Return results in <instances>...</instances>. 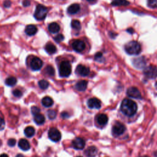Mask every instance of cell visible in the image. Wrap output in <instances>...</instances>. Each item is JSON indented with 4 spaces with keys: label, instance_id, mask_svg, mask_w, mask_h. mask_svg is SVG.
<instances>
[{
    "label": "cell",
    "instance_id": "obj_1",
    "mask_svg": "<svg viewBox=\"0 0 157 157\" xmlns=\"http://www.w3.org/2000/svg\"><path fill=\"white\" fill-rule=\"evenodd\" d=\"M120 109L124 115L128 117H132L137 112L138 106L134 101L129 99H125L121 102Z\"/></svg>",
    "mask_w": 157,
    "mask_h": 157
},
{
    "label": "cell",
    "instance_id": "obj_2",
    "mask_svg": "<svg viewBox=\"0 0 157 157\" xmlns=\"http://www.w3.org/2000/svg\"><path fill=\"white\" fill-rule=\"evenodd\" d=\"M125 50L128 55H137L141 52V46L138 42L133 40L128 43L125 45Z\"/></svg>",
    "mask_w": 157,
    "mask_h": 157
},
{
    "label": "cell",
    "instance_id": "obj_3",
    "mask_svg": "<svg viewBox=\"0 0 157 157\" xmlns=\"http://www.w3.org/2000/svg\"><path fill=\"white\" fill-rule=\"evenodd\" d=\"M71 65L68 61H63L59 66V74L61 77H67L71 74Z\"/></svg>",
    "mask_w": 157,
    "mask_h": 157
},
{
    "label": "cell",
    "instance_id": "obj_4",
    "mask_svg": "<svg viewBox=\"0 0 157 157\" xmlns=\"http://www.w3.org/2000/svg\"><path fill=\"white\" fill-rule=\"evenodd\" d=\"M48 11V8L47 7L42 4H39L36 6L34 17L37 20H39V21L43 20L46 17Z\"/></svg>",
    "mask_w": 157,
    "mask_h": 157
},
{
    "label": "cell",
    "instance_id": "obj_5",
    "mask_svg": "<svg viewBox=\"0 0 157 157\" xmlns=\"http://www.w3.org/2000/svg\"><path fill=\"white\" fill-rule=\"evenodd\" d=\"M126 130L125 126L121 123L117 121L114 125L112 128V133L114 136H119L124 134Z\"/></svg>",
    "mask_w": 157,
    "mask_h": 157
},
{
    "label": "cell",
    "instance_id": "obj_6",
    "mask_svg": "<svg viewBox=\"0 0 157 157\" xmlns=\"http://www.w3.org/2000/svg\"><path fill=\"white\" fill-rule=\"evenodd\" d=\"M144 74L146 77L148 79H155L157 77V67L155 66L151 65L147 66L144 70Z\"/></svg>",
    "mask_w": 157,
    "mask_h": 157
},
{
    "label": "cell",
    "instance_id": "obj_7",
    "mask_svg": "<svg viewBox=\"0 0 157 157\" xmlns=\"http://www.w3.org/2000/svg\"><path fill=\"white\" fill-rule=\"evenodd\" d=\"M48 135L49 139L53 142H58L61 138V134L60 132L57 128H52L49 129Z\"/></svg>",
    "mask_w": 157,
    "mask_h": 157
},
{
    "label": "cell",
    "instance_id": "obj_8",
    "mask_svg": "<svg viewBox=\"0 0 157 157\" xmlns=\"http://www.w3.org/2000/svg\"><path fill=\"white\" fill-rule=\"evenodd\" d=\"M72 47L75 51L78 53H80L85 50V44L83 40H80V39H77L76 40H74V41L72 43Z\"/></svg>",
    "mask_w": 157,
    "mask_h": 157
},
{
    "label": "cell",
    "instance_id": "obj_9",
    "mask_svg": "<svg viewBox=\"0 0 157 157\" xmlns=\"http://www.w3.org/2000/svg\"><path fill=\"white\" fill-rule=\"evenodd\" d=\"M126 94L129 97L134 99H141V94L139 90L136 87H130L127 90Z\"/></svg>",
    "mask_w": 157,
    "mask_h": 157
},
{
    "label": "cell",
    "instance_id": "obj_10",
    "mask_svg": "<svg viewBox=\"0 0 157 157\" xmlns=\"http://www.w3.org/2000/svg\"><path fill=\"white\" fill-rule=\"evenodd\" d=\"M43 65V61L40 60L39 58L35 57L33 58L30 63V66L31 68L33 71H39L40 69Z\"/></svg>",
    "mask_w": 157,
    "mask_h": 157
},
{
    "label": "cell",
    "instance_id": "obj_11",
    "mask_svg": "<svg viewBox=\"0 0 157 157\" xmlns=\"http://www.w3.org/2000/svg\"><path fill=\"white\" fill-rule=\"evenodd\" d=\"M76 72L80 76L86 77L89 75L90 71L89 67H88L82 65H79L76 67Z\"/></svg>",
    "mask_w": 157,
    "mask_h": 157
},
{
    "label": "cell",
    "instance_id": "obj_12",
    "mask_svg": "<svg viewBox=\"0 0 157 157\" xmlns=\"http://www.w3.org/2000/svg\"><path fill=\"white\" fill-rule=\"evenodd\" d=\"M72 147L76 150H82L85 147V142L81 138H75L72 142Z\"/></svg>",
    "mask_w": 157,
    "mask_h": 157
},
{
    "label": "cell",
    "instance_id": "obj_13",
    "mask_svg": "<svg viewBox=\"0 0 157 157\" xmlns=\"http://www.w3.org/2000/svg\"><path fill=\"white\" fill-rule=\"evenodd\" d=\"M87 106L90 109H99L101 107V103L98 98H92L88 100Z\"/></svg>",
    "mask_w": 157,
    "mask_h": 157
},
{
    "label": "cell",
    "instance_id": "obj_14",
    "mask_svg": "<svg viewBox=\"0 0 157 157\" xmlns=\"http://www.w3.org/2000/svg\"><path fill=\"white\" fill-rule=\"evenodd\" d=\"M133 63L136 67L138 68V69H142V68L145 67L146 61L144 57H139L134 58L133 60Z\"/></svg>",
    "mask_w": 157,
    "mask_h": 157
},
{
    "label": "cell",
    "instance_id": "obj_15",
    "mask_svg": "<svg viewBox=\"0 0 157 157\" xmlns=\"http://www.w3.org/2000/svg\"><path fill=\"white\" fill-rule=\"evenodd\" d=\"M18 146L20 149H22V151H28L30 148V144L29 142L25 139H20L18 142Z\"/></svg>",
    "mask_w": 157,
    "mask_h": 157
},
{
    "label": "cell",
    "instance_id": "obj_16",
    "mask_svg": "<svg viewBox=\"0 0 157 157\" xmlns=\"http://www.w3.org/2000/svg\"><path fill=\"white\" fill-rule=\"evenodd\" d=\"M25 33L28 36H33L35 35V34L38 31V28L37 27L34 25H29L28 26H26L25 28Z\"/></svg>",
    "mask_w": 157,
    "mask_h": 157
},
{
    "label": "cell",
    "instance_id": "obj_17",
    "mask_svg": "<svg viewBox=\"0 0 157 157\" xmlns=\"http://www.w3.org/2000/svg\"><path fill=\"white\" fill-rule=\"evenodd\" d=\"M88 82L87 80H80L75 85L76 89L79 92H84L87 88Z\"/></svg>",
    "mask_w": 157,
    "mask_h": 157
},
{
    "label": "cell",
    "instance_id": "obj_18",
    "mask_svg": "<svg viewBox=\"0 0 157 157\" xmlns=\"http://www.w3.org/2000/svg\"><path fill=\"white\" fill-rule=\"evenodd\" d=\"M97 152L98 150L97 147H95L94 146H90L86 149L84 153L87 157H94L97 155Z\"/></svg>",
    "mask_w": 157,
    "mask_h": 157
},
{
    "label": "cell",
    "instance_id": "obj_19",
    "mask_svg": "<svg viewBox=\"0 0 157 157\" xmlns=\"http://www.w3.org/2000/svg\"><path fill=\"white\" fill-rule=\"evenodd\" d=\"M97 120L98 124L101 126L106 125L108 122V117L106 114H101L97 116Z\"/></svg>",
    "mask_w": 157,
    "mask_h": 157
},
{
    "label": "cell",
    "instance_id": "obj_20",
    "mask_svg": "<svg viewBox=\"0 0 157 157\" xmlns=\"http://www.w3.org/2000/svg\"><path fill=\"white\" fill-rule=\"evenodd\" d=\"M80 6L78 4H72L70 5L67 8V13H70L71 15L76 14L79 11H80Z\"/></svg>",
    "mask_w": 157,
    "mask_h": 157
},
{
    "label": "cell",
    "instance_id": "obj_21",
    "mask_svg": "<svg viewBox=\"0 0 157 157\" xmlns=\"http://www.w3.org/2000/svg\"><path fill=\"white\" fill-rule=\"evenodd\" d=\"M49 31L53 34H56L58 33L60 30V26L59 25L55 22L51 23L48 26Z\"/></svg>",
    "mask_w": 157,
    "mask_h": 157
},
{
    "label": "cell",
    "instance_id": "obj_22",
    "mask_svg": "<svg viewBox=\"0 0 157 157\" xmlns=\"http://www.w3.org/2000/svg\"><path fill=\"white\" fill-rule=\"evenodd\" d=\"M34 121H35V122L37 125H41L44 124L45 119L43 115L39 114L34 116Z\"/></svg>",
    "mask_w": 157,
    "mask_h": 157
},
{
    "label": "cell",
    "instance_id": "obj_23",
    "mask_svg": "<svg viewBox=\"0 0 157 157\" xmlns=\"http://www.w3.org/2000/svg\"><path fill=\"white\" fill-rule=\"evenodd\" d=\"M41 103H42V104L44 107H51L53 104V101L50 97H45L43 98Z\"/></svg>",
    "mask_w": 157,
    "mask_h": 157
},
{
    "label": "cell",
    "instance_id": "obj_24",
    "mask_svg": "<svg viewBox=\"0 0 157 157\" xmlns=\"http://www.w3.org/2000/svg\"><path fill=\"white\" fill-rule=\"evenodd\" d=\"M24 133L26 137L31 138L35 134V129L33 126H28L25 129Z\"/></svg>",
    "mask_w": 157,
    "mask_h": 157
},
{
    "label": "cell",
    "instance_id": "obj_25",
    "mask_svg": "<svg viewBox=\"0 0 157 157\" xmlns=\"http://www.w3.org/2000/svg\"><path fill=\"white\" fill-rule=\"evenodd\" d=\"M45 49L46 52L50 55L53 54L57 52V48H56L55 45H53V44H51V43L47 44L45 47Z\"/></svg>",
    "mask_w": 157,
    "mask_h": 157
},
{
    "label": "cell",
    "instance_id": "obj_26",
    "mask_svg": "<svg viewBox=\"0 0 157 157\" xmlns=\"http://www.w3.org/2000/svg\"><path fill=\"white\" fill-rule=\"evenodd\" d=\"M113 6H128L129 3L126 0H113L111 3Z\"/></svg>",
    "mask_w": 157,
    "mask_h": 157
},
{
    "label": "cell",
    "instance_id": "obj_27",
    "mask_svg": "<svg viewBox=\"0 0 157 157\" xmlns=\"http://www.w3.org/2000/svg\"><path fill=\"white\" fill-rule=\"evenodd\" d=\"M5 84L9 87L14 86L17 84V79L15 77H9L6 79Z\"/></svg>",
    "mask_w": 157,
    "mask_h": 157
},
{
    "label": "cell",
    "instance_id": "obj_28",
    "mask_svg": "<svg viewBox=\"0 0 157 157\" xmlns=\"http://www.w3.org/2000/svg\"><path fill=\"white\" fill-rule=\"evenodd\" d=\"M44 72L45 74H47V76H53L55 75V70L53 66L49 65L47 66L44 70Z\"/></svg>",
    "mask_w": 157,
    "mask_h": 157
},
{
    "label": "cell",
    "instance_id": "obj_29",
    "mask_svg": "<svg viewBox=\"0 0 157 157\" xmlns=\"http://www.w3.org/2000/svg\"><path fill=\"white\" fill-rule=\"evenodd\" d=\"M71 27L74 29L79 31L81 29V24L80 22L77 20H73L71 23Z\"/></svg>",
    "mask_w": 157,
    "mask_h": 157
},
{
    "label": "cell",
    "instance_id": "obj_30",
    "mask_svg": "<svg viewBox=\"0 0 157 157\" xmlns=\"http://www.w3.org/2000/svg\"><path fill=\"white\" fill-rule=\"evenodd\" d=\"M38 85L41 89L45 90L49 87V82L47 81L46 80H40L39 81Z\"/></svg>",
    "mask_w": 157,
    "mask_h": 157
},
{
    "label": "cell",
    "instance_id": "obj_31",
    "mask_svg": "<svg viewBox=\"0 0 157 157\" xmlns=\"http://www.w3.org/2000/svg\"><path fill=\"white\" fill-rule=\"evenodd\" d=\"M47 116L49 119L53 120L54 119H55L57 116V112L54 110H49L47 112Z\"/></svg>",
    "mask_w": 157,
    "mask_h": 157
},
{
    "label": "cell",
    "instance_id": "obj_32",
    "mask_svg": "<svg viewBox=\"0 0 157 157\" xmlns=\"http://www.w3.org/2000/svg\"><path fill=\"white\" fill-rule=\"evenodd\" d=\"M147 5L151 8H155L157 7V0H147Z\"/></svg>",
    "mask_w": 157,
    "mask_h": 157
},
{
    "label": "cell",
    "instance_id": "obj_33",
    "mask_svg": "<svg viewBox=\"0 0 157 157\" xmlns=\"http://www.w3.org/2000/svg\"><path fill=\"white\" fill-rule=\"evenodd\" d=\"M103 54L101 52H98L96 53V55H94V60L98 61V62H103Z\"/></svg>",
    "mask_w": 157,
    "mask_h": 157
},
{
    "label": "cell",
    "instance_id": "obj_34",
    "mask_svg": "<svg viewBox=\"0 0 157 157\" xmlns=\"http://www.w3.org/2000/svg\"><path fill=\"white\" fill-rule=\"evenodd\" d=\"M31 114L34 116L37 115V114H39L40 111V109L37 106H33L31 109Z\"/></svg>",
    "mask_w": 157,
    "mask_h": 157
},
{
    "label": "cell",
    "instance_id": "obj_35",
    "mask_svg": "<svg viewBox=\"0 0 157 157\" xmlns=\"http://www.w3.org/2000/svg\"><path fill=\"white\" fill-rule=\"evenodd\" d=\"M64 36L63 35H61V34H60V35H57L54 38V40L55 41L57 42V43H60L61 41H63L64 40Z\"/></svg>",
    "mask_w": 157,
    "mask_h": 157
},
{
    "label": "cell",
    "instance_id": "obj_36",
    "mask_svg": "<svg viewBox=\"0 0 157 157\" xmlns=\"http://www.w3.org/2000/svg\"><path fill=\"white\" fill-rule=\"evenodd\" d=\"M12 94H13V96L17 97V98H20L22 96V92L20 91V90L18 89H15L12 92Z\"/></svg>",
    "mask_w": 157,
    "mask_h": 157
},
{
    "label": "cell",
    "instance_id": "obj_37",
    "mask_svg": "<svg viewBox=\"0 0 157 157\" xmlns=\"http://www.w3.org/2000/svg\"><path fill=\"white\" fill-rule=\"evenodd\" d=\"M8 144L10 147H13L16 144V141L15 139H10L8 141Z\"/></svg>",
    "mask_w": 157,
    "mask_h": 157
},
{
    "label": "cell",
    "instance_id": "obj_38",
    "mask_svg": "<svg viewBox=\"0 0 157 157\" xmlns=\"http://www.w3.org/2000/svg\"><path fill=\"white\" fill-rule=\"evenodd\" d=\"M4 127H5V121L3 118L0 117V131L3 130Z\"/></svg>",
    "mask_w": 157,
    "mask_h": 157
},
{
    "label": "cell",
    "instance_id": "obj_39",
    "mask_svg": "<svg viewBox=\"0 0 157 157\" xmlns=\"http://www.w3.org/2000/svg\"><path fill=\"white\" fill-rule=\"evenodd\" d=\"M11 6V2L9 0H6L4 2V6L5 8H9Z\"/></svg>",
    "mask_w": 157,
    "mask_h": 157
},
{
    "label": "cell",
    "instance_id": "obj_40",
    "mask_svg": "<svg viewBox=\"0 0 157 157\" xmlns=\"http://www.w3.org/2000/svg\"><path fill=\"white\" fill-rule=\"evenodd\" d=\"M61 116L62 117L63 119H67V118H69L70 117V114H68L66 112H63L61 113Z\"/></svg>",
    "mask_w": 157,
    "mask_h": 157
},
{
    "label": "cell",
    "instance_id": "obj_41",
    "mask_svg": "<svg viewBox=\"0 0 157 157\" xmlns=\"http://www.w3.org/2000/svg\"><path fill=\"white\" fill-rule=\"evenodd\" d=\"M30 5V1L29 0H24L23 1V6L24 7H27V6H29Z\"/></svg>",
    "mask_w": 157,
    "mask_h": 157
},
{
    "label": "cell",
    "instance_id": "obj_42",
    "mask_svg": "<svg viewBox=\"0 0 157 157\" xmlns=\"http://www.w3.org/2000/svg\"><path fill=\"white\" fill-rule=\"evenodd\" d=\"M127 31H128V33H130V34H132V33L134 32V30H133V29H132V28H128V29H127Z\"/></svg>",
    "mask_w": 157,
    "mask_h": 157
},
{
    "label": "cell",
    "instance_id": "obj_43",
    "mask_svg": "<svg viewBox=\"0 0 157 157\" xmlns=\"http://www.w3.org/2000/svg\"><path fill=\"white\" fill-rule=\"evenodd\" d=\"M0 157H9V156L7 154H6V153H3V154H1V155H0Z\"/></svg>",
    "mask_w": 157,
    "mask_h": 157
},
{
    "label": "cell",
    "instance_id": "obj_44",
    "mask_svg": "<svg viewBox=\"0 0 157 157\" xmlns=\"http://www.w3.org/2000/svg\"><path fill=\"white\" fill-rule=\"evenodd\" d=\"M16 157H24V156L22 154H18Z\"/></svg>",
    "mask_w": 157,
    "mask_h": 157
},
{
    "label": "cell",
    "instance_id": "obj_45",
    "mask_svg": "<svg viewBox=\"0 0 157 157\" xmlns=\"http://www.w3.org/2000/svg\"><path fill=\"white\" fill-rule=\"evenodd\" d=\"M87 1L88 2H90V3H93V2L96 1V0H87Z\"/></svg>",
    "mask_w": 157,
    "mask_h": 157
},
{
    "label": "cell",
    "instance_id": "obj_46",
    "mask_svg": "<svg viewBox=\"0 0 157 157\" xmlns=\"http://www.w3.org/2000/svg\"><path fill=\"white\" fill-rule=\"evenodd\" d=\"M77 157H82V156H77Z\"/></svg>",
    "mask_w": 157,
    "mask_h": 157
}]
</instances>
